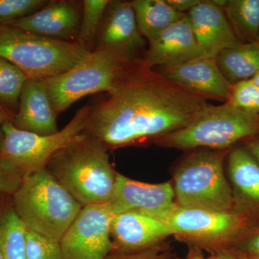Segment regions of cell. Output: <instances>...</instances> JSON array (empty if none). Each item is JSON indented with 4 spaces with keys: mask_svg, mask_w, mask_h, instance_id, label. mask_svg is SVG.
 <instances>
[{
    "mask_svg": "<svg viewBox=\"0 0 259 259\" xmlns=\"http://www.w3.org/2000/svg\"><path fill=\"white\" fill-rule=\"evenodd\" d=\"M13 118H14V116L12 115L10 110L0 104V148L2 147L3 139H4V134H3V124L7 120H13Z\"/></svg>",
    "mask_w": 259,
    "mask_h": 259,
    "instance_id": "1f68e13d",
    "label": "cell"
},
{
    "mask_svg": "<svg viewBox=\"0 0 259 259\" xmlns=\"http://www.w3.org/2000/svg\"><path fill=\"white\" fill-rule=\"evenodd\" d=\"M259 131L257 115L236 108L228 102L209 105L191 123L164 139L172 147L224 148Z\"/></svg>",
    "mask_w": 259,
    "mask_h": 259,
    "instance_id": "52a82bcc",
    "label": "cell"
},
{
    "mask_svg": "<svg viewBox=\"0 0 259 259\" xmlns=\"http://www.w3.org/2000/svg\"><path fill=\"white\" fill-rule=\"evenodd\" d=\"M166 2L172 9L185 14L184 12L189 13L200 3L201 0H166Z\"/></svg>",
    "mask_w": 259,
    "mask_h": 259,
    "instance_id": "4dcf8cb0",
    "label": "cell"
},
{
    "mask_svg": "<svg viewBox=\"0 0 259 259\" xmlns=\"http://www.w3.org/2000/svg\"><path fill=\"white\" fill-rule=\"evenodd\" d=\"M13 207L28 229L60 243L83 206L44 168L22 181Z\"/></svg>",
    "mask_w": 259,
    "mask_h": 259,
    "instance_id": "3957f363",
    "label": "cell"
},
{
    "mask_svg": "<svg viewBox=\"0 0 259 259\" xmlns=\"http://www.w3.org/2000/svg\"><path fill=\"white\" fill-rule=\"evenodd\" d=\"M199 47L209 57L216 58L224 49L239 44L224 10L213 1H201L187 13Z\"/></svg>",
    "mask_w": 259,
    "mask_h": 259,
    "instance_id": "e0dca14e",
    "label": "cell"
},
{
    "mask_svg": "<svg viewBox=\"0 0 259 259\" xmlns=\"http://www.w3.org/2000/svg\"><path fill=\"white\" fill-rule=\"evenodd\" d=\"M104 94L90 104L83 134L107 151L180 131L210 105L144 59L131 61L113 90Z\"/></svg>",
    "mask_w": 259,
    "mask_h": 259,
    "instance_id": "6da1fadb",
    "label": "cell"
},
{
    "mask_svg": "<svg viewBox=\"0 0 259 259\" xmlns=\"http://www.w3.org/2000/svg\"><path fill=\"white\" fill-rule=\"evenodd\" d=\"M26 259H64L60 243L29 230L25 235Z\"/></svg>",
    "mask_w": 259,
    "mask_h": 259,
    "instance_id": "484cf974",
    "label": "cell"
},
{
    "mask_svg": "<svg viewBox=\"0 0 259 259\" xmlns=\"http://www.w3.org/2000/svg\"><path fill=\"white\" fill-rule=\"evenodd\" d=\"M166 223L177 233L207 239H221L231 234L240 224V220L228 212L186 208L176 204L154 218Z\"/></svg>",
    "mask_w": 259,
    "mask_h": 259,
    "instance_id": "5bb4252c",
    "label": "cell"
},
{
    "mask_svg": "<svg viewBox=\"0 0 259 259\" xmlns=\"http://www.w3.org/2000/svg\"><path fill=\"white\" fill-rule=\"evenodd\" d=\"M27 76L9 61L0 57V104L8 110L18 107Z\"/></svg>",
    "mask_w": 259,
    "mask_h": 259,
    "instance_id": "d4e9b609",
    "label": "cell"
},
{
    "mask_svg": "<svg viewBox=\"0 0 259 259\" xmlns=\"http://www.w3.org/2000/svg\"><path fill=\"white\" fill-rule=\"evenodd\" d=\"M164 77L207 99L228 102L232 84L218 66L216 58L202 56L184 64L163 67Z\"/></svg>",
    "mask_w": 259,
    "mask_h": 259,
    "instance_id": "4fadbf2b",
    "label": "cell"
},
{
    "mask_svg": "<svg viewBox=\"0 0 259 259\" xmlns=\"http://www.w3.org/2000/svg\"><path fill=\"white\" fill-rule=\"evenodd\" d=\"M245 250L250 255H259V236L255 237L247 243Z\"/></svg>",
    "mask_w": 259,
    "mask_h": 259,
    "instance_id": "d6a6232c",
    "label": "cell"
},
{
    "mask_svg": "<svg viewBox=\"0 0 259 259\" xmlns=\"http://www.w3.org/2000/svg\"><path fill=\"white\" fill-rule=\"evenodd\" d=\"M82 6V1L51 0L35 13L6 23L41 36L76 41Z\"/></svg>",
    "mask_w": 259,
    "mask_h": 259,
    "instance_id": "30bf717a",
    "label": "cell"
},
{
    "mask_svg": "<svg viewBox=\"0 0 259 259\" xmlns=\"http://www.w3.org/2000/svg\"><path fill=\"white\" fill-rule=\"evenodd\" d=\"M218 66L232 85L250 79L259 72V42H239L216 57Z\"/></svg>",
    "mask_w": 259,
    "mask_h": 259,
    "instance_id": "d6986e66",
    "label": "cell"
},
{
    "mask_svg": "<svg viewBox=\"0 0 259 259\" xmlns=\"http://www.w3.org/2000/svg\"><path fill=\"white\" fill-rule=\"evenodd\" d=\"M135 59L114 51L95 49L64 74L42 79L56 115L83 97L111 92Z\"/></svg>",
    "mask_w": 259,
    "mask_h": 259,
    "instance_id": "5b68a950",
    "label": "cell"
},
{
    "mask_svg": "<svg viewBox=\"0 0 259 259\" xmlns=\"http://www.w3.org/2000/svg\"><path fill=\"white\" fill-rule=\"evenodd\" d=\"M145 44L146 39L138 27L132 2L110 1L97 33L95 49L114 51L135 58V53Z\"/></svg>",
    "mask_w": 259,
    "mask_h": 259,
    "instance_id": "8fae6325",
    "label": "cell"
},
{
    "mask_svg": "<svg viewBox=\"0 0 259 259\" xmlns=\"http://www.w3.org/2000/svg\"><path fill=\"white\" fill-rule=\"evenodd\" d=\"M138 27L148 42L160 35L185 15L172 9L166 0L133 1Z\"/></svg>",
    "mask_w": 259,
    "mask_h": 259,
    "instance_id": "ffe728a7",
    "label": "cell"
},
{
    "mask_svg": "<svg viewBox=\"0 0 259 259\" xmlns=\"http://www.w3.org/2000/svg\"><path fill=\"white\" fill-rule=\"evenodd\" d=\"M223 10L240 42L258 41L259 0H230Z\"/></svg>",
    "mask_w": 259,
    "mask_h": 259,
    "instance_id": "44dd1931",
    "label": "cell"
},
{
    "mask_svg": "<svg viewBox=\"0 0 259 259\" xmlns=\"http://www.w3.org/2000/svg\"><path fill=\"white\" fill-rule=\"evenodd\" d=\"M110 234L116 250L131 253L154 246L163 238L175 233L166 223L156 218L125 212L112 217Z\"/></svg>",
    "mask_w": 259,
    "mask_h": 259,
    "instance_id": "9a60e30c",
    "label": "cell"
},
{
    "mask_svg": "<svg viewBox=\"0 0 259 259\" xmlns=\"http://www.w3.org/2000/svg\"><path fill=\"white\" fill-rule=\"evenodd\" d=\"M0 259H3V255H2L1 250H0Z\"/></svg>",
    "mask_w": 259,
    "mask_h": 259,
    "instance_id": "ab89813d",
    "label": "cell"
},
{
    "mask_svg": "<svg viewBox=\"0 0 259 259\" xmlns=\"http://www.w3.org/2000/svg\"><path fill=\"white\" fill-rule=\"evenodd\" d=\"M207 259H220L218 257H212V258H209Z\"/></svg>",
    "mask_w": 259,
    "mask_h": 259,
    "instance_id": "f35d334b",
    "label": "cell"
},
{
    "mask_svg": "<svg viewBox=\"0 0 259 259\" xmlns=\"http://www.w3.org/2000/svg\"><path fill=\"white\" fill-rule=\"evenodd\" d=\"M175 182L180 207L215 212L231 208L233 195L218 153L201 152L191 156L177 170Z\"/></svg>",
    "mask_w": 259,
    "mask_h": 259,
    "instance_id": "ba28073f",
    "label": "cell"
},
{
    "mask_svg": "<svg viewBox=\"0 0 259 259\" xmlns=\"http://www.w3.org/2000/svg\"><path fill=\"white\" fill-rule=\"evenodd\" d=\"M22 181L13 176L0 166V192L13 194L20 187Z\"/></svg>",
    "mask_w": 259,
    "mask_h": 259,
    "instance_id": "f546056e",
    "label": "cell"
},
{
    "mask_svg": "<svg viewBox=\"0 0 259 259\" xmlns=\"http://www.w3.org/2000/svg\"><path fill=\"white\" fill-rule=\"evenodd\" d=\"M110 2L108 0L82 1V15L76 41L89 52L95 49L97 33Z\"/></svg>",
    "mask_w": 259,
    "mask_h": 259,
    "instance_id": "cb8c5ba5",
    "label": "cell"
},
{
    "mask_svg": "<svg viewBox=\"0 0 259 259\" xmlns=\"http://www.w3.org/2000/svg\"><path fill=\"white\" fill-rule=\"evenodd\" d=\"M187 259H205L202 257V255L197 253H193L189 255Z\"/></svg>",
    "mask_w": 259,
    "mask_h": 259,
    "instance_id": "d590c367",
    "label": "cell"
},
{
    "mask_svg": "<svg viewBox=\"0 0 259 259\" xmlns=\"http://www.w3.org/2000/svg\"><path fill=\"white\" fill-rule=\"evenodd\" d=\"M229 171L233 183L242 193L259 202V164L245 150L231 153Z\"/></svg>",
    "mask_w": 259,
    "mask_h": 259,
    "instance_id": "603a6c76",
    "label": "cell"
},
{
    "mask_svg": "<svg viewBox=\"0 0 259 259\" xmlns=\"http://www.w3.org/2000/svg\"><path fill=\"white\" fill-rule=\"evenodd\" d=\"M175 195L168 182L150 185L117 173L115 191L110 204L115 214L136 212L154 218L175 205Z\"/></svg>",
    "mask_w": 259,
    "mask_h": 259,
    "instance_id": "7c38bea8",
    "label": "cell"
},
{
    "mask_svg": "<svg viewBox=\"0 0 259 259\" xmlns=\"http://www.w3.org/2000/svg\"><path fill=\"white\" fill-rule=\"evenodd\" d=\"M89 53L76 41L56 40L0 23V57L28 79H47L64 74Z\"/></svg>",
    "mask_w": 259,
    "mask_h": 259,
    "instance_id": "277c9868",
    "label": "cell"
},
{
    "mask_svg": "<svg viewBox=\"0 0 259 259\" xmlns=\"http://www.w3.org/2000/svg\"><path fill=\"white\" fill-rule=\"evenodd\" d=\"M218 258L220 259H241L238 258V257L235 256V255L229 254V253H221L218 255Z\"/></svg>",
    "mask_w": 259,
    "mask_h": 259,
    "instance_id": "e575fe53",
    "label": "cell"
},
{
    "mask_svg": "<svg viewBox=\"0 0 259 259\" xmlns=\"http://www.w3.org/2000/svg\"><path fill=\"white\" fill-rule=\"evenodd\" d=\"M47 0H0V23L25 18L41 9Z\"/></svg>",
    "mask_w": 259,
    "mask_h": 259,
    "instance_id": "83f0119b",
    "label": "cell"
},
{
    "mask_svg": "<svg viewBox=\"0 0 259 259\" xmlns=\"http://www.w3.org/2000/svg\"><path fill=\"white\" fill-rule=\"evenodd\" d=\"M90 110V104L80 108L64 128L51 136L21 131L15 127L13 120H7L3 126L0 166L21 181L46 168L56 151L83 134Z\"/></svg>",
    "mask_w": 259,
    "mask_h": 259,
    "instance_id": "8992f818",
    "label": "cell"
},
{
    "mask_svg": "<svg viewBox=\"0 0 259 259\" xmlns=\"http://www.w3.org/2000/svg\"><path fill=\"white\" fill-rule=\"evenodd\" d=\"M206 56L199 47L191 28L187 14L149 42L144 60L150 67L184 64L200 56Z\"/></svg>",
    "mask_w": 259,
    "mask_h": 259,
    "instance_id": "2e32d148",
    "label": "cell"
},
{
    "mask_svg": "<svg viewBox=\"0 0 259 259\" xmlns=\"http://www.w3.org/2000/svg\"><path fill=\"white\" fill-rule=\"evenodd\" d=\"M251 79L252 81H253V82H254L259 88V72L257 73V74H255Z\"/></svg>",
    "mask_w": 259,
    "mask_h": 259,
    "instance_id": "8d00e7d4",
    "label": "cell"
},
{
    "mask_svg": "<svg viewBox=\"0 0 259 259\" xmlns=\"http://www.w3.org/2000/svg\"><path fill=\"white\" fill-rule=\"evenodd\" d=\"M241 259H259V255H250V257H248V258H242Z\"/></svg>",
    "mask_w": 259,
    "mask_h": 259,
    "instance_id": "74e56055",
    "label": "cell"
},
{
    "mask_svg": "<svg viewBox=\"0 0 259 259\" xmlns=\"http://www.w3.org/2000/svg\"></svg>",
    "mask_w": 259,
    "mask_h": 259,
    "instance_id": "b9f144b4",
    "label": "cell"
},
{
    "mask_svg": "<svg viewBox=\"0 0 259 259\" xmlns=\"http://www.w3.org/2000/svg\"><path fill=\"white\" fill-rule=\"evenodd\" d=\"M228 103L250 114L259 112V88L252 79L238 81L232 85Z\"/></svg>",
    "mask_w": 259,
    "mask_h": 259,
    "instance_id": "4316f807",
    "label": "cell"
},
{
    "mask_svg": "<svg viewBox=\"0 0 259 259\" xmlns=\"http://www.w3.org/2000/svg\"><path fill=\"white\" fill-rule=\"evenodd\" d=\"M249 149L259 164V141H253L249 144Z\"/></svg>",
    "mask_w": 259,
    "mask_h": 259,
    "instance_id": "836d02e7",
    "label": "cell"
},
{
    "mask_svg": "<svg viewBox=\"0 0 259 259\" xmlns=\"http://www.w3.org/2000/svg\"><path fill=\"white\" fill-rule=\"evenodd\" d=\"M258 42H259V37H258Z\"/></svg>",
    "mask_w": 259,
    "mask_h": 259,
    "instance_id": "60d3db41",
    "label": "cell"
},
{
    "mask_svg": "<svg viewBox=\"0 0 259 259\" xmlns=\"http://www.w3.org/2000/svg\"><path fill=\"white\" fill-rule=\"evenodd\" d=\"M46 168L83 207L111 201L117 173L107 150L83 134L56 151Z\"/></svg>",
    "mask_w": 259,
    "mask_h": 259,
    "instance_id": "7a4b0ae2",
    "label": "cell"
},
{
    "mask_svg": "<svg viewBox=\"0 0 259 259\" xmlns=\"http://www.w3.org/2000/svg\"><path fill=\"white\" fill-rule=\"evenodd\" d=\"M110 202L83 206L60 241L64 259H106L116 248Z\"/></svg>",
    "mask_w": 259,
    "mask_h": 259,
    "instance_id": "9c48e42d",
    "label": "cell"
},
{
    "mask_svg": "<svg viewBox=\"0 0 259 259\" xmlns=\"http://www.w3.org/2000/svg\"><path fill=\"white\" fill-rule=\"evenodd\" d=\"M168 253L158 246H152L139 251L125 253L115 250L106 259H168Z\"/></svg>",
    "mask_w": 259,
    "mask_h": 259,
    "instance_id": "f1b7e54d",
    "label": "cell"
},
{
    "mask_svg": "<svg viewBox=\"0 0 259 259\" xmlns=\"http://www.w3.org/2000/svg\"><path fill=\"white\" fill-rule=\"evenodd\" d=\"M57 116L42 79H27L19 99L18 112L13 120L15 127L39 136H51L59 131Z\"/></svg>",
    "mask_w": 259,
    "mask_h": 259,
    "instance_id": "ac0fdd59",
    "label": "cell"
},
{
    "mask_svg": "<svg viewBox=\"0 0 259 259\" xmlns=\"http://www.w3.org/2000/svg\"><path fill=\"white\" fill-rule=\"evenodd\" d=\"M26 227L13 205L0 211V250L3 259H26Z\"/></svg>",
    "mask_w": 259,
    "mask_h": 259,
    "instance_id": "7402d4cb",
    "label": "cell"
}]
</instances>
